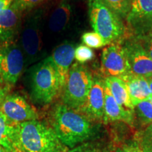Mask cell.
<instances>
[{
  "label": "cell",
  "mask_w": 152,
  "mask_h": 152,
  "mask_svg": "<svg viewBox=\"0 0 152 152\" xmlns=\"http://www.w3.org/2000/svg\"><path fill=\"white\" fill-rule=\"evenodd\" d=\"M14 0H0V11L9 8Z\"/></svg>",
  "instance_id": "obj_29"
},
{
  "label": "cell",
  "mask_w": 152,
  "mask_h": 152,
  "mask_svg": "<svg viewBox=\"0 0 152 152\" xmlns=\"http://www.w3.org/2000/svg\"><path fill=\"white\" fill-rule=\"evenodd\" d=\"M23 50L14 41L0 43V80L8 86L14 85L23 70Z\"/></svg>",
  "instance_id": "obj_7"
},
{
  "label": "cell",
  "mask_w": 152,
  "mask_h": 152,
  "mask_svg": "<svg viewBox=\"0 0 152 152\" xmlns=\"http://www.w3.org/2000/svg\"><path fill=\"white\" fill-rule=\"evenodd\" d=\"M42 38L39 16L27 20L21 35L22 50L26 60L32 62L39 56L42 49Z\"/></svg>",
  "instance_id": "obj_12"
},
{
  "label": "cell",
  "mask_w": 152,
  "mask_h": 152,
  "mask_svg": "<svg viewBox=\"0 0 152 152\" xmlns=\"http://www.w3.org/2000/svg\"><path fill=\"white\" fill-rule=\"evenodd\" d=\"M122 19H125L130 10V0H102Z\"/></svg>",
  "instance_id": "obj_22"
},
{
  "label": "cell",
  "mask_w": 152,
  "mask_h": 152,
  "mask_svg": "<svg viewBox=\"0 0 152 152\" xmlns=\"http://www.w3.org/2000/svg\"><path fill=\"white\" fill-rule=\"evenodd\" d=\"M93 75L88 68L76 62L71 66L62 90L63 104L79 111L92 88Z\"/></svg>",
  "instance_id": "obj_5"
},
{
  "label": "cell",
  "mask_w": 152,
  "mask_h": 152,
  "mask_svg": "<svg viewBox=\"0 0 152 152\" xmlns=\"http://www.w3.org/2000/svg\"><path fill=\"white\" fill-rule=\"evenodd\" d=\"M49 122L60 141L69 149L87 142L96 134L92 121L64 104L53 108Z\"/></svg>",
  "instance_id": "obj_1"
},
{
  "label": "cell",
  "mask_w": 152,
  "mask_h": 152,
  "mask_svg": "<svg viewBox=\"0 0 152 152\" xmlns=\"http://www.w3.org/2000/svg\"><path fill=\"white\" fill-rule=\"evenodd\" d=\"M43 1L45 0H14L11 6L21 13L22 11L33 8Z\"/></svg>",
  "instance_id": "obj_26"
},
{
  "label": "cell",
  "mask_w": 152,
  "mask_h": 152,
  "mask_svg": "<svg viewBox=\"0 0 152 152\" xmlns=\"http://www.w3.org/2000/svg\"><path fill=\"white\" fill-rule=\"evenodd\" d=\"M82 42L87 47L92 49L102 48L108 45L103 37L96 32H87L82 35Z\"/></svg>",
  "instance_id": "obj_23"
},
{
  "label": "cell",
  "mask_w": 152,
  "mask_h": 152,
  "mask_svg": "<svg viewBox=\"0 0 152 152\" xmlns=\"http://www.w3.org/2000/svg\"><path fill=\"white\" fill-rule=\"evenodd\" d=\"M149 102H151V103L152 104V95H151V97H150V99H149Z\"/></svg>",
  "instance_id": "obj_33"
},
{
  "label": "cell",
  "mask_w": 152,
  "mask_h": 152,
  "mask_svg": "<svg viewBox=\"0 0 152 152\" xmlns=\"http://www.w3.org/2000/svg\"><path fill=\"white\" fill-rule=\"evenodd\" d=\"M147 79V81H148V83H149V88L150 90H151V92H152V76H151V77H148Z\"/></svg>",
  "instance_id": "obj_31"
},
{
  "label": "cell",
  "mask_w": 152,
  "mask_h": 152,
  "mask_svg": "<svg viewBox=\"0 0 152 152\" xmlns=\"http://www.w3.org/2000/svg\"><path fill=\"white\" fill-rule=\"evenodd\" d=\"M0 145L8 152H24L20 144L18 123L7 118L0 111Z\"/></svg>",
  "instance_id": "obj_15"
},
{
  "label": "cell",
  "mask_w": 152,
  "mask_h": 152,
  "mask_svg": "<svg viewBox=\"0 0 152 152\" xmlns=\"http://www.w3.org/2000/svg\"><path fill=\"white\" fill-rule=\"evenodd\" d=\"M114 152H142L137 142H130L120 146Z\"/></svg>",
  "instance_id": "obj_27"
},
{
  "label": "cell",
  "mask_w": 152,
  "mask_h": 152,
  "mask_svg": "<svg viewBox=\"0 0 152 152\" xmlns=\"http://www.w3.org/2000/svg\"><path fill=\"white\" fill-rule=\"evenodd\" d=\"M0 152H8V151H7L4 148H3L1 145H0Z\"/></svg>",
  "instance_id": "obj_32"
},
{
  "label": "cell",
  "mask_w": 152,
  "mask_h": 152,
  "mask_svg": "<svg viewBox=\"0 0 152 152\" xmlns=\"http://www.w3.org/2000/svg\"><path fill=\"white\" fill-rule=\"evenodd\" d=\"M104 123L123 122L132 125L134 122V112L123 108L113 98L109 89L104 83Z\"/></svg>",
  "instance_id": "obj_14"
},
{
  "label": "cell",
  "mask_w": 152,
  "mask_h": 152,
  "mask_svg": "<svg viewBox=\"0 0 152 152\" xmlns=\"http://www.w3.org/2000/svg\"><path fill=\"white\" fill-rule=\"evenodd\" d=\"M72 9L66 0H63L52 11L49 19V28L53 33H60L67 26L71 19Z\"/></svg>",
  "instance_id": "obj_19"
},
{
  "label": "cell",
  "mask_w": 152,
  "mask_h": 152,
  "mask_svg": "<svg viewBox=\"0 0 152 152\" xmlns=\"http://www.w3.org/2000/svg\"><path fill=\"white\" fill-rule=\"evenodd\" d=\"M31 89L35 100L42 104L51 103L62 92L59 76L49 57L33 68Z\"/></svg>",
  "instance_id": "obj_4"
},
{
  "label": "cell",
  "mask_w": 152,
  "mask_h": 152,
  "mask_svg": "<svg viewBox=\"0 0 152 152\" xmlns=\"http://www.w3.org/2000/svg\"><path fill=\"white\" fill-rule=\"evenodd\" d=\"M137 142L142 152H152V123L140 133Z\"/></svg>",
  "instance_id": "obj_24"
},
{
  "label": "cell",
  "mask_w": 152,
  "mask_h": 152,
  "mask_svg": "<svg viewBox=\"0 0 152 152\" xmlns=\"http://www.w3.org/2000/svg\"><path fill=\"white\" fill-rule=\"evenodd\" d=\"M5 97H6L5 91L2 87H1V85H0V105H1V104L2 103V102L4 101V99Z\"/></svg>",
  "instance_id": "obj_30"
},
{
  "label": "cell",
  "mask_w": 152,
  "mask_h": 152,
  "mask_svg": "<svg viewBox=\"0 0 152 152\" xmlns=\"http://www.w3.org/2000/svg\"><path fill=\"white\" fill-rule=\"evenodd\" d=\"M104 80L118 103L125 109L134 112V106L131 102L126 83L122 79L111 76L106 77Z\"/></svg>",
  "instance_id": "obj_18"
},
{
  "label": "cell",
  "mask_w": 152,
  "mask_h": 152,
  "mask_svg": "<svg viewBox=\"0 0 152 152\" xmlns=\"http://www.w3.org/2000/svg\"><path fill=\"white\" fill-rule=\"evenodd\" d=\"M122 80L126 83L131 102L134 107L140 102L149 100L152 92L147 78L131 73Z\"/></svg>",
  "instance_id": "obj_17"
},
{
  "label": "cell",
  "mask_w": 152,
  "mask_h": 152,
  "mask_svg": "<svg viewBox=\"0 0 152 152\" xmlns=\"http://www.w3.org/2000/svg\"><path fill=\"white\" fill-rule=\"evenodd\" d=\"M75 48L74 44L66 42L56 47L52 56L49 57L58 74L63 89L75 58Z\"/></svg>",
  "instance_id": "obj_13"
},
{
  "label": "cell",
  "mask_w": 152,
  "mask_h": 152,
  "mask_svg": "<svg viewBox=\"0 0 152 152\" xmlns=\"http://www.w3.org/2000/svg\"><path fill=\"white\" fill-rule=\"evenodd\" d=\"M92 122L103 120L104 113V80L93 76L92 88L86 102L79 111Z\"/></svg>",
  "instance_id": "obj_11"
},
{
  "label": "cell",
  "mask_w": 152,
  "mask_h": 152,
  "mask_svg": "<svg viewBox=\"0 0 152 152\" xmlns=\"http://www.w3.org/2000/svg\"><path fill=\"white\" fill-rule=\"evenodd\" d=\"M134 115L142 126L147 127L152 123V104L149 100L140 102L134 107Z\"/></svg>",
  "instance_id": "obj_20"
},
{
  "label": "cell",
  "mask_w": 152,
  "mask_h": 152,
  "mask_svg": "<svg viewBox=\"0 0 152 152\" xmlns=\"http://www.w3.org/2000/svg\"><path fill=\"white\" fill-rule=\"evenodd\" d=\"M125 20L128 37L141 39L152 35V0H130Z\"/></svg>",
  "instance_id": "obj_6"
},
{
  "label": "cell",
  "mask_w": 152,
  "mask_h": 152,
  "mask_svg": "<svg viewBox=\"0 0 152 152\" xmlns=\"http://www.w3.org/2000/svg\"><path fill=\"white\" fill-rule=\"evenodd\" d=\"M20 14L11 6L0 11V43L13 41L20 23Z\"/></svg>",
  "instance_id": "obj_16"
},
{
  "label": "cell",
  "mask_w": 152,
  "mask_h": 152,
  "mask_svg": "<svg viewBox=\"0 0 152 152\" xmlns=\"http://www.w3.org/2000/svg\"><path fill=\"white\" fill-rule=\"evenodd\" d=\"M18 130L24 152H67L66 147L52 127L38 120L18 123Z\"/></svg>",
  "instance_id": "obj_2"
},
{
  "label": "cell",
  "mask_w": 152,
  "mask_h": 152,
  "mask_svg": "<svg viewBox=\"0 0 152 152\" xmlns=\"http://www.w3.org/2000/svg\"><path fill=\"white\" fill-rule=\"evenodd\" d=\"M94 54L92 49L86 45H80L75 50V58L79 64H85L94 58Z\"/></svg>",
  "instance_id": "obj_25"
},
{
  "label": "cell",
  "mask_w": 152,
  "mask_h": 152,
  "mask_svg": "<svg viewBox=\"0 0 152 152\" xmlns=\"http://www.w3.org/2000/svg\"><path fill=\"white\" fill-rule=\"evenodd\" d=\"M88 14L94 31L99 34L108 45L121 42L126 36L123 19L102 0H89Z\"/></svg>",
  "instance_id": "obj_3"
},
{
  "label": "cell",
  "mask_w": 152,
  "mask_h": 152,
  "mask_svg": "<svg viewBox=\"0 0 152 152\" xmlns=\"http://www.w3.org/2000/svg\"><path fill=\"white\" fill-rule=\"evenodd\" d=\"M0 111L9 121L14 123L37 120L39 117L35 107L18 94L6 96L0 105Z\"/></svg>",
  "instance_id": "obj_10"
},
{
  "label": "cell",
  "mask_w": 152,
  "mask_h": 152,
  "mask_svg": "<svg viewBox=\"0 0 152 152\" xmlns=\"http://www.w3.org/2000/svg\"><path fill=\"white\" fill-rule=\"evenodd\" d=\"M121 42L111 44L102 51V69L106 77L123 79L132 73Z\"/></svg>",
  "instance_id": "obj_8"
},
{
  "label": "cell",
  "mask_w": 152,
  "mask_h": 152,
  "mask_svg": "<svg viewBox=\"0 0 152 152\" xmlns=\"http://www.w3.org/2000/svg\"><path fill=\"white\" fill-rule=\"evenodd\" d=\"M67 152H113L111 145L99 141H87L76 146Z\"/></svg>",
  "instance_id": "obj_21"
},
{
  "label": "cell",
  "mask_w": 152,
  "mask_h": 152,
  "mask_svg": "<svg viewBox=\"0 0 152 152\" xmlns=\"http://www.w3.org/2000/svg\"><path fill=\"white\" fill-rule=\"evenodd\" d=\"M130 38L122 44L130 71L134 75L148 78L152 76V59L137 39Z\"/></svg>",
  "instance_id": "obj_9"
},
{
  "label": "cell",
  "mask_w": 152,
  "mask_h": 152,
  "mask_svg": "<svg viewBox=\"0 0 152 152\" xmlns=\"http://www.w3.org/2000/svg\"><path fill=\"white\" fill-rule=\"evenodd\" d=\"M142 44V45L147 51L148 54L149 55L150 58L152 59V35H148L141 39H136Z\"/></svg>",
  "instance_id": "obj_28"
}]
</instances>
